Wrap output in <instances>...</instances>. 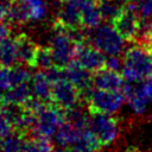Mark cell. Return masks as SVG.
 Returning <instances> with one entry per match:
<instances>
[{"instance_id": "44dd1931", "label": "cell", "mask_w": 152, "mask_h": 152, "mask_svg": "<svg viewBox=\"0 0 152 152\" xmlns=\"http://www.w3.org/2000/svg\"><path fill=\"white\" fill-rule=\"evenodd\" d=\"M18 62L17 48L14 38H5L0 39V65L4 66H13Z\"/></svg>"}, {"instance_id": "8992f818", "label": "cell", "mask_w": 152, "mask_h": 152, "mask_svg": "<svg viewBox=\"0 0 152 152\" xmlns=\"http://www.w3.org/2000/svg\"><path fill=\"white\" fill-rule=\"evenodd\" d=\"M89 128L97 137L103 146L113 144L120 134V126L116 118L113 114L90 112L89 114Z\"/></svg>"}, {"instance_id": "d4e9b609", "label": "cell", "mask_w": 152, "mask_h": 152, "mask_svg": "<svg viewBox=\"0 0 152 152\" xmlns=\"http://www.w3.org/2000/svg\"><path fill=\"white\" fill-rule=\"evenodd\" d=\"M134 43L152 49V17L140 19L139 31Z\"/></svg>"}, {"instance_id": "6da1fadb", "label": "cell", "mask_w": 152, "mask_h": 152, "mask_svg": "<svg viewBox=\"0 0 152 152\" xmlns=\"http://www.w3.org/2000/svg\"><path fill=\"white\" fill-rule=\"evenodd\" d=\"M121 75L127 82H140L152 76V49L134 44L124 56Z\"/></svg>"}, {"instance_id": "7c38bea8", "label": "cell", "mask_w": 152, "mask_h": 152, "mask_svg": "<svg viewBox=\"0 0 152 152\" xmlns=\"http://www.w3.org/2000/svg\"><path fill=\"white\" fill-rule=\"evenodd\" d=\"M56 23H58L65 27H80V26H82L78 0L63 1L59 10H58Z\"/></svg>"}, {"instance_id": "4316f807", "label": "cell", "mask_w": 152, "mask_h": 152, "mask_svg": "<svg viewBox=\"0 0 152 152\" xmlns=\"http://www.w3.org/2000/svg\"><path fill=\"white\" fill-rule=\"evenodd\" d=\"M30 13H31V21H42L46 18L49 8L45 0H25Z\"/></svg>"}, {"instance_id": "30bf717a", "label": "cell", "mask_w": 152, "mask_h": 152, "mask_svg": "<svg viewBox=\"0 0 152 152\" xmlns=\"http://www.w3.org/2000/svg\"><path fill=\"white\" fill-rule=\"evenodd\" d=\"M139 24H140V18L133 11L126 8L125 5L121 13L112 23V25L127 42H135L139 31Z\"/></svg>"}, {"instance_id": "5bb4252c", "label": "cell", "mask_w": 152, "mask_h": 152, "mask_svg": "<svg viewBox=\"0 0 152 152\" xmlns=\"http://www.w3.org/2000/svg\"><path fill=\"white\" fill-rule=\"evenodd\" d=\"M31 86H32V94L34 97L44 102H52L51 100L52 81L44 70H38L32 76Z\"/></svg>"}, {"instance_id": "d6986e66", "label": "cell", "mask_w": 152, "mask_h": 152, "mask_svg": "<svg viewBox=\"0 0 152 152\" xmlns=\"http://www.w3.org/2000/svg\"><path fill=\"white\" fill-rule=\"evenodd\" d=\"M80 131L68 121H64L55 133V140L61 147H72L78 138Z\"/></svg>"}, {"instance_id": "ac0fdd59", "label": "cell", "mask_w": 152, "mask_h": 152, "mask_svg": "<svg viewBox=\"0 0 152 152\" xmlns=\"http://www.w3.org/2000/svg\"><path fill=\"white\" fill-rule=\"evenodd\" d=\"M31 96H33V94H32V86H31V81H30V82H25V83L18 84L15 87H12L8 90L4 91L1 102H12V103L23 104Z\"/></svg>"}, {"instance_id": "3957f363", "label": "cell", "mask_w": 152, "mask_h": 152, "mask_svg": "<svg viewBox=\"0 0 152 152\" xmlns=\"http://www.w3.org/2000/svg\"><path fill=\"white\" fill-rule=\"evenodd\" d=\"M76 44L68 34L65 27L58 23L53 25V33L49 42V48L52 52L55 65L58 68H66L75 58Z\"/></svg>"}, {"instance_id": "7402d4cb", "label": "cell", "mask_w": 152, "mask_h": 152, "mask_svg": "<svg viewBox=\"0 0 152 152\" xmlns=\"http://www.w3.org/2000/svg\"><path fill=\"white\" fill-rule=\"evenodd\" d=\"M96 1L102 19H104L110 24L121 13L125 5V2H122L121 0H96Z\"/></svg>"}, {"instance_id": "ffe728a7", "label": "cell", "mask_w": 152, "mask_h": 152, "mask_svg": "<svg viewBox=\"0 0 152 152\" xmlns=\"http://www.w3.org/2000/svg\"><path fill=\"white\" fill-rule=\"evenodd\" d=\"M26 138L12 129L8 134L0 138V152H24Z\"/></svg>"}, {"instance_id": "277c9868", "label": "cell", "mask_w": 152, "mask_h": 152, "mask_svg": "<svg viewBox=\"0 0 152 152\" xmlns=\"http://www.w3.org/2000/svg\"><path fill=\"white\" fill-rule=\"evenodd\" d=\"M125 100V94L122 90H106L93 88L87 97L88 110L114 114L119 112L121 104Z\"/></svg>"}, {"instance_id": "9a60e30c", "label": "cell", "mask_w": 152, "mask_h": 152, "mask_svg": "<svg viewBox=\"0 0 152 152\" xmlns=\"http://www.w3.org/2000/svg\"><path fill=\"white\" fill-rule=\"evenodd\" d=\"M82 26L86 28H94L101 23V13L96 0H78Z\"/></svg>"}, {"instance_id": "52a82bcc", "label": "cell", "mask_w": 152, "mask_h": 152, "mask_svg": "<svg viewBox=\"0 0 152 152\" xmlns=\"http://www.w3.org/2000/svg\"><path fill=\"white\" fill-rule=\"evenodd\" d=\"M51 100L53 103L66 110L81 103V95L78 89L66 77H63L52 82Z\"/></svg>"}, {"instance_id": "9c48e42d", "label": "cell", "mask_w": 152, "mask_h": 152, "mask_svg": "<svg viewBox=\"0 0 152 152\" xmlns=\"http://www.w3.org/2000/svg\"><path fill=\"white\" fill-rule=\"evenodd\" d=\"M74 61H76L91 72H95L106 66V57L103 52L94 45L87 43L77 45Z\"/></svg>"}, {"instance_id": "83f0119b", "label": "cell", "mask_w": 152, "mask_h": 152, "mask_svg": "<svg viewBox=\"0 0 152 152\" xmlns=\"http://www.w3.org/2000/svg\"><path fill=\"white\" fill-rule=\"evenodd\" d=\"M122 66H124V58L120 59L119 58V55L108 56L106 58V68L112 69V70H115V71H119L120 69H122Z\"/></svg>"}, {"instance_id": "ba28073f", "label": "cell", "mask_w": 152, "mask_h": 152, "mask_svg": "<svg viewBox=\"0 0 152 152\" xmlns=\"http://www.w3.org/2000/svg\"><path fill=\"white\" fill-rule=\"evenodd\" d=\"M65 77L78 89L81 95V103H86L89 93L91 91L93 83V72L82 66L76 61H72L66 68H64Z\"/></svg>"}, {"instance_id": "f546056e", "label": "cell", "mask_w": 152, "mask_h": 152, "mask_svg": "<svg viewBox=\"0 0 152 152\" xmlns=\"http://www.w3.org/2000/svg\"><path fill=\"white\" fill-rule=\"evenodd\" d=\"M11 34V25L7 19H0V39H5Z\"/></svg>"}, {"instance_id": "1f68e13d", "label": "cell", "mask_w": 152, "mask_h": 152, "mask_svg": "<svg viewBox=\"0 0 152 152\" xmlns=\"http://www.w3.org/2000/svg\"><path fill=\"white\" fill-rule=\"evenodd\" d=\"M150 120H151V121H152V113H151V114H150Z\"/></svg>"}, {"instance_id": "d6a6232c", "label": "cell", "mask_w": 152, "mask_h": 152, "mask_svg": "<svg viewBox=\"0 0 152 152\" xmlns=\"http://www.w3.org/2000/svg\"><path fill=\"white\" fill-rule=\"evenodd\" d=\"M56 1H59V2H63V1H66V0H56Z\"/></svg>"}, {"instance_id": "4fadbf2b", "label": "cell", "mask_w": 152, "mask_h": 152, "mask_svg": "<svg viewBox=\"0 0 152 152\" xmlns=\"http://www.w3.org/2000/svg\"><path fill=\"white\" fill-rule=\"evenodd\" d=\"M14 40H15L18 62L20 64L32 68L34 56H36L39 46L27 34H19L14 38Z\"/></svg>"}, {"instance_id": "484cf974", "label": "cell", "mask_w": 152, "mask_h": 152, "mask_svg": "<svg viewBox=\"0 0 152 152\" xmlns=\"http://www.w3.org/2000/svg\"><path fill=\"white\" fill-rule=\"evenodd\" d=\"M53 146L48 137H36L26 139L24 152H53Z\"/></svg>"}, {"instance_id": "7a4b0ae2", "label": "cell", "mask_w": 152, "mask_h": 152, "mask_svg": "<svg viewBox=\"0 0 152 152\" xmlns=\"http://www.w3.org/2000/svg\"><path fill=\"white\" fill-rule=\"evenodd\" d=\"M87 42L108 56L120 55L125 46V38L110 23L87 28Z\"/></svg>"}, {"instance_id": "5b68a950", "label": "cell", "mask_w": 152, "mask_h": 152, "mask_svg": "<svg viewBox=\"0 0 152 152\" xmlns=\"http://www.w3.org/2000/svg\"><path fill=\"white\" fill-rule=\"evenodd\" d=\"M64 109L53 102H46L43 108L36 114V137H52L59 126L65 121Z\"/></svg>"}, {"instance_id": "cb8c5ba5", "label": "cell", "mask_w": 152, "mask_h": 152, "mask_svg": "<svg viewBox=\"0 0 152 152\" xmlns=\"http://www.w3.org/2000/svg\"><path fill=\"white\" fill-rule=\"evenodd\" d=\"M55 66V61L52 52L49 46H39L37 53L34 56V61L32 68H37L38 70H49Z\"/></svg>"}, {"instance_id": "8fae6325", "label": "cell", "mask_w": 152, "mask_h": 152, "mask_svg": "<svg viewBox=\"0 0 152 152\" xmlns=\"http://www.w3.org/2000/svg\"><path fill=\"white\" fill-rule=\"evenodd\" d=\"M93 83L95 88L106 90H122L125 86V78L119 71L102 68L93 72Z\"/></svg>"}, {"instance_id": "4dcf8cb0", "label": "cell", "mask_w": 152, "mask_h": 152, "mask_svg": "<svg viewBox=\"0 0 152 152\" xmlns=\"http://www.w3.org/2000/svg\"><path fill=\"white\" fill-rule=\"evenodd\" d=\"M2 94H4V93H2V90L0 89V102H1V100H2Z\"/></svg>"}, {"instance_id": "e0dca14e", "label": "cell", "mask_w": 152, "mask_h": 152, "mask_svg": "<svg viewBox=\"0 0 152 152\" xmlns=\"http://www.w3.org/2000/svg\"><path fill=\"white\" fill-rule=\"evenodd\" d=\"M6 19L17 25L31 21V13L25 0H11Z\"/></svg>"}, {"instance_id": "f1b7e54d", "label": "cell", "mask_w": 152, "mask_h": 152, "mask_svg": "<svg viewBox=\"0 0 152 152\" xmlns=\"http://www.w3.org/2000/svg\"><path fill=\"white\" fill-rule=\"evenodd\" d=\"M12 129L13 128H12L10 121L7 120V118L5 116V114H4V112H2V109L0 107V138L6 135V134H8Z\"/></svg>"}, {"instance_id": "603a6c76", "label": "cell", "mask_w": 152, "mask_h": 152, "mask_svg": "<svg viewBox=\"0 0 152 152\" xmlns=\"http://www.w3.org/2000/svg\"><path fill=\"white\" fill-rule=\"evenodd\" d=\"M64 114H65V121L71 124L74 127L78 129L89 127V115L86 113L84 108L82 107V103H78L75 107L66 109Z\"/></svg>"}, {"instance_id": "2e32d148", "label": "cell", "mask_w": 152, "mask_h": 152, "mask_svg": "<svg viewBox=\"0 0 152 152\" xmlns=\"http://www.w3.org/2000/svg\"><path fill=\"white\" fill-rule=\"evenodd\" d=\"M102 147L103 145L89 127L80 131L78 138L72 146L76 152H100Z\"/></svg>"}]
</instances>
